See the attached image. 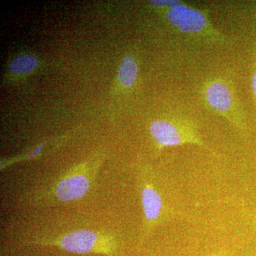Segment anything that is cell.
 I'll return each mask as SVG.
<instances>
[{
	"label": "cell",
	"mask_w": 256,
	"mask_h": 256,
	"mask_svg": "<svg viewBox=\"0 0 256 256\" xmlns=\"http://www.w3.org/2000/svg\"><path fill=\"white\" fill-rule=\"evenodd\" d=\"M30 244L58 248L73 254L120 255V246L116 237L92 230H78L58 236L36 238L30 240Z\"/></svg>",
	"instance_id": "3957f363"
},
{
	"label": "cell",
	"mask_w": 256,
	"mask_h": 256,
	"mask_svg": "<svg viewBox=\"0 0 256 256\" xmlns=\"http://www.w3.org/2000/svg\"><path fill=\"white\" fill-rule=\"evenodd\" d=\"M198 94L207 108L228 121L240 132H246L245 110L232 78L223 74L208 76L200 84Z\"/></svg>",
	"instance_id": "7a4b0ae2"
},
{
	"label": "cell",
	"mask_w": 256,
	"mask_h": 256,
	"mask_svg": "<svg viewBox=\"0 0 256 256\" xmlns=\"http://www.w3.org/2000/svg\"><path fill=\"white\" fill-rule=\"evenodd\" d=\"M174 37L186 43L201 46H226L230 40L214 26L208 11L186 2L164 12H160Z\"/></svg>",
	"instance_id": "6da1fadb"
},
{
	"label": "cell",
	"mask_w": 256,
	"mask_h": 256,
	"mask_svg": "<svg viewBox=\"0 0 256 256\" xmlns=\"http://www.w3.org/2000/svg\"><path fill=\"white\" fill-rule=\"evenodd\" d=\"M138 74L139 67L136 58L130 55L124 56L118 70V78L122 86L127 89L134 86Z\"/></svg>",
	"instance_id": "52a82bcc"
},
{
	"label": "cell",
	"mask_w": 256,
	"mask_h": 256,
	"mask_svg": "<svg viewBox=\"0 0 256 256\" xmlns=\"http://www.w3.org/2000/svg\"><path fill=\"white\" fill-rule=\"evenodd\" d=\"M38 65V60L30 55L16 57L10 64V68L15 74H26L32 72Z\"/></svg>",
	"instance_id": "ba28073f"
},
{
	"label": "cell",
	"mask_w": 256,
	"mask_h": 256,
	"mask_svg": "<svg viewBox=\"0 0 256 256\" xmlns=\"http://www.w3.org/2000/svg\"><path fill=\"white\" fill-rule=\"evenodd\" d=\"M144 224L142 239L144 240L164 218L166 213L164 198L154 181L151 170L144 169L138 178Z\"/></svg>",
	"instance_id": "8992f818"
},
{
	"label": "cell",
	"mask_w": 256,
	"mask_h": 256,
	"mask_svg": "<svg viewBox=\"0 0 256 256\" xmlns=\"http://www.w3.org/2000/svg\"><path fill=\"white\" fill-rule=\"evenodd\" d=\"M184 1L182 0H152L150 4L159 12H164L173 9L175 6L182 4Z\"/></svg>",
	"instance_id": "9c48e42d"
},
{
	"label": "cell",
	"mask_w": 256,
	"mask_h": 256,
	"mask_svg": "<svg viewBox=\"0 0 256 256\" xmlns=\"http://www.w3.org/2000/svg\"><path fill=\"white\" fill-rule=\"evenodd\" d=\"M96 175L95 168L78 165L56 178L44 191V196L64 203L80 200L90 190Z\"/></svg>",
	"instance_id": "5b68a950"
},
{
	"label": "cell",
	"mask_w": 256,
	"mask_h": 256,
	"mask_svg": "<svg viewBox=\"0 0 256 256\" xmlns=\"http://www.w3.org/2000/svg\"><path fill=\"white\" fill-rule=\"evenodd\" d=\"M248 8L252 14H254V16L256 18V1L252 2L248 4Z\"/></svg>",
	"instance_id": "7c38bea8"
},
{
	"label": "cell",
	"mask_w": 256,
	"mask_h": 256,
	"mask_svg": "<svg viewBox=\"0 0 256 256\" xmlns=\"http://www.w3.org/2000/svg\"><path fill=\"white\" fill-rule=\"evenodd\" d=\"M252 86L256 102V40L252 47Z\"/></svg>",
	"instance_id": "30bf717a"
},
{
	"label": "cell",
	"mask_w": 256,
	"mask_h": 256,
	"mask_svg": "<svg viewBox=\"0 0 256 256\" xmlns=\"http://www.w3.org/2000/svg\"><path fill=\"white\" fill-rule=\"evenodd\" d=\"M44 148V144H40V146H37L36 148H35L33 151L31 152L28 153V156H26V158L28 159H32V158H36L37 156L40 154V153L41 152L42 150V148Z\"/></svg>",
	"instance_id": "8fae6325"
},
{
	"label": "cell",
	"mask_w": 256,
	"mask_h": 256,
	"mask_svg": "<svg viewBox=\"0 0 256 256\" xmlns=\"http://www.w3.org/2000/svg\"><path fill=\"white\" fill-rule=\"evenodd\" d=\"M150 133L160 150L188 144L210 150L202 139L198 124L183 114H174L166 118L154 120L150 126Z\"/></svg>",
	"instance_id": "277c9868"
}]
</instances>
